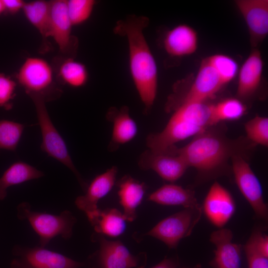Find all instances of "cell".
I'll list each match as a JSON object with an SVG mask.
<instances>
[{
    "instance_id": "6da1fadb",
    "label": "cell",
    "mask_w": 268,
    "mask_h": 268,
    "mask_svg": "<svg viewBox=\"0 0 268 268\" xmlns=\"http://www.w3.org/2000/svg\"><path fill=\"white\" fill-rule=\"evenodd\" d=\"M220 123L211 126L194 136L182 147H173L168 152L180 155L189 167L195 168V185L207 182L232 173L229 162L236 155L247 159L256 145L246 136L231 138Z\"/></svg>"
},
{
    "instance_id": "7a4b0ae2",
    "label": "cell",
    "mask_w": 268,
    "mask_h": 268,
    "mask_svg": "<svg viewBox=\"0 0 268 268\" xmlns=\"http://www.w3.org/2000/svg\"><path fill=\"white\" fill-rule=\"evenodd\" d=\"M149 21L146 16L131 15L118 21L113 29L127 39L131 75L146 114L154 104L158 86L157 65L143 33Z\"/></svg>"
},
{
    "instance_id": "3957f363",
    "label": "cell",
    "mask_w": 268,
    "mask_h": 268,
    "mask_svg": "<svg viewBox=\"0 0 268 268\" xmlns=\"http://www.w3.org/2000/svg\"><path fill=\"white\" fill-rule=\"evenodd\" d=\"M211 106V104L207 102H166L165 110L171 113V116L161 132L147 136L148 149L154 152L166 153L176 143L194 136L213 125Z\"/></svg>"
},
{
    "instance_id": "277c9868",
    "label": "cell",
    "mask_w": 268,
    "mask_h": 268,
    "mask_svg": "<svg viewBox=\"0 0 268 268\" xmlns=\"http://www.w3.org/2000/svg\"><path fill=\"white\" fill-rule=\"evenodd\" d=\"M16 78L30 98L39 97L46 102L58 98L62 94L54 66L43 58H27L20 67Z\"/></svg>"
},
{
    "instance_id": "5b68a950",
    "label": "cell",
    "mask_w": 268,
    "mask_h": 268,
    "mask_svg": "<svg viewBox=\"0 0 268 268\" xmlns=\"http://www.w3.org/2000/svg\"><path fill=\"white\" fill-rule=\"evenodd\" d=\"M17 217L26 220L39 237L40 246L45 247L51 239L61 236L65 239L72 235V228L76 219L68 210H65L59 215L33 211L27 202L17 206Z\"/></svg>"
},
{
    "instance_id": "8992f818",
    "label": "cell",
    "mask_w": 268,
    "mask_h": 268,
    "mask_svg": "<svg viewBox=\"0 0 268 268\" xmlns=\"http://www.w3.org/2000/svg\"><path fill=\"white\" fill-rule=\"evenodd\" d=\"M35 107L42 135L41 149L69 169L85 191L87 184L75 167L65 141L53 124L46 106V102L39 97L31 98Z\"/></svg>"
},
{
    "instance_id": "52a82bcc",
    "label": "cell",
    "mask_w": 268,
    "mask_h": 268,
    "mask_svg": "<svg viewBox=\"0 0 268 268\" xmlns=\"http://www.w3.org/2000/svg\"><path fill=\"white\" fill-rule=\"evenodd\" d=\"M92 238L98 242L99 247L84 263L88 268H145V253L134 255L121 241L109 240L100 234L93 235Z\"/></svg>"
},
{
    "instance_id": "ba28073f",
    "label": "cell",
    "mask_w": 268,
    "mask_h": 268,
    "mask_svg": "<svg viewBox=\"0 0 268 268\" xmlns=\"http://www.w3.org/2000/svg\"><path fill=\"white\" fill-rule=\"evenodd\" d=\"M202 213L200 205L184 208L162 219L145 235L162 241L170 249H175L182 239L191 234Z\"/></svg>"
},
{
    "instance_id": "9c48e42d",
    "label": "cell",
    "mask_w": 268,
    "mask_h": 268,
    "mask_svg": "<svg viewBox=\"0 0 268 268\" xmlns=\"http://www.w3.org/2000/svg\"><path fill=\"white\" fill-rule=\"evenodd\" d=\"M224 86L214 67L207 58L202 60L190 87L183 91L175 86L167 102H203L213 97Z\"/></svg>"
},
{
    "instance_id": "30bf717a",
    "label": "cell",
    "mask_w": 268,
    "mask_h": 268,
    "mask_svg": "<svg viewBox=\"0 0 268 268\" xmlns=\"http://www.w3.org/2000/svg\"><path fill=\"white\" fill-rule=\"evenodd\" d=\"M232 173L240 192L252 207L255 215L267 220L268 207L265 202L262 185L247 159L236 155L231 160Z\"/></svg>"
},
{
    "instance_id": "8fae6325",
    "label": "cell",
    "mask_w": 268,
    "mask_h": 268,
    "mask_svg": "<svg viewBox=\"0 0 268 268\" xmlns=\"http://www.w3.org/2000/svg\"><path fill=\"white\" fill-rule=\"evenodd\" d=\"M13 254L16 258L11 262L10 268H79L85 266L84 263L40 246L34 248L16 246Z\"/></svg>"
},
{
    "instance_id": "7c38bea8",
    "label": "cell",
    "mask_w": 268,
    "mask_h": 268,
    "mask_svg": "<svg viewBox=\"0 0 268 268\" xmlns=\"http://www.w3.org/2000/svg\"><path fill=\"white\" fill-rule=\"evenodd\" d=\"M51 2V33L63 57L74 58L78 47V39L72 34L73 27L68 15L66 0Z\"/></svg>"
},
{
    "instance_id": "4fadbf2b",
    "label": "cell",
    "mask_w": 268,
    "mask_h": 268,
    "mask_svg": "<svg viewBox=\"0 0 268 268\" xmlns=\"http://www.w3.org/2000/svg\"><path fill=\"white\" fill-rule=\"evenodd\" d=\"M138 165L141 170L154 171L161 178L171 183L179 180L189 168L178 154L156 153L148 149L139 156Z\"/></svg>"
},
{
    "instance_id": "5bb4252c",
    "label": "cell",
    "mask_w": 268,
    "mask_h": 268,
    "mask_svg": "<svg viewBox=\"0 0 268 268\" xmlns=\"http://www.w3.org/2000/svg\"><path fill=\"white\" fill-rule=\"evenodd\" d=\"M201 207L211 223L221 228L234 214L236 205L230 192L215 181L210 187Z\"/></svg>"
},
{
    "instance_id": "9a60e30c",
    "label": "cell",
    "mask_w": 268,
    "mask_h": 268,
    "mask_svg": "<svg viewBox=\"0 0 268 268\" xmlns=\"http://www.w3.org/2000/svg\"><path fill=\"white\" fill-rule=\"evenodd\" d=\"M235 2L247 25L251 44L256 48L268 34V0H237Z\"/></svg>"
},
{
    "instance_id": "2e32d148",
    "label": "cell",
    "mask_w": 268,
    "mask_h": 268,
    "mask_svg": "<svg viewBox=\"0 0 268 268\" xmlns=\"http://www.w3.org/2000/svg\"><path fill=\"white\" fill-rule=\"evenodd\" d=\"M233 237L227 228H219L211 233L210 241L216 248L211 262L214 268H242L241 245L233 243Z\"/></svg>"
},
{
    "instance_id": "e0dca14e",
    "label": "cell",
    "mask_w": 268,
    "mask_h": 268,
    "mask_svg": "<svg viewBox=\"0 0 268 268\" xmlns=\"http://www.w3.org/2000/svg\"><path fill=\"white\" fill-rule=\"evenodd\" d=\"M162 45L170 57L190 56L195 53L198 49V33L187 24H179L165 32L162 39Z\"/></svg>"
},
{
    "instance_id": "ac0fdd59",
    "label": "cell",
    "mask_w": 268,
    "mask_h": 268,
    "mask_svg": "<svg viewBox=\"0 0 268 268\" xmlns=\"http://www.w3.org/2000/svg\"><path fill=\"white\" fill-rule=\"evenodd\" d=\"M118 168L113 166L104 172L96 176L87 186L83 195L76 199L75 204L86 215L96 210L98 202L105 197L114 187Z\"/></svg>"
},
{
    "instance_id": "d6986e66",
    "label": "cell",
    "mask_w": 268,
    "mask_h": 268,
    "mask_svg": "<svg viewBox=\"0 0 268 268\" xmlns=\"http://www.w3.org/2000/svg\"><path fill=\"white\" fill-rule=\"evenodd\" d=\"M106 118L113 125L111 138L108 146L110 151H115L121 145L133 140L137 134V125L130 116L127 106L119 108L110 107L106 113Z\"/></svg>"
},
{
    "instance_id": "ffe728a7",
    "label": "cell",
    "mask_w": 268,
    "mask_h": 268,
    "mask_svg": "<svg viewBox=\"0 0 268 268\" xmlns=\"http://www.w3.org/2000/svg\"><path fill=\"white\" fill-rule=\"evenodd\" d=\"M264 62L260 51L256 49L251 51L238 72L236 95L242 101L252 96L261 83Z\"/></svg>"
},
{
    "instance_id": "44dd1931",
    "label": "cell",
    "mask_w": 268,
    "mask_h": 268,
    "mask_svg": "<svg viewBox=\"0 0 268 268\" xmlns=\"http://www.w3.org/2000/svg\"><path fill=\"white\" fill-rule=\"evenodd\" d=\"M117 185L123 214L127 221L132 222L136 217V210L143 199L146 186L128 175L120 179Z\"/></svg>"
},
{
    "instance_id": "7402d4cb",
    "label": "cell",
    "mask_w": 268,
    "mask_h": 268,
    "mask_svg": "<svg viewBox=\"0 0 268 268\" xmlns=\"http://www.w3.org/2000/svg\"><path fill=\"white\" fill-rule=\"evenodd\" d=\"M86 216L97 234L117 237L126 230L127 221L123 212L116 208H98Z\"/></svg>"
},
{
    "instance_id": "603a6c76",
    "label": "cell",
    "mask_w": 268,
    "mask_h": 268,
    "mask_svg": "<svg viewBox=\"0 0 268 268\" xmlns=\"http://www.w3.org/2000/svg\"><path fill=\"white\" fill-rule=\"evenodd\" d=\"M148 200L164 205H180L184 208L200 205L195 191L174 184H165L152 193Z\"/></svg>"
},
{
    "instance_id": "cb8c5ba5",
    "label": "cell",
    "mask_w": 268,
    "mask_h": 268,
    "mask_svg": "<svg viewBox=\"0 0 268 268\" xmlns=\"http://www.w3.org/2000/svg\"><path fill=\"white\" fill-rule=\"evenodd\" d=\"M28 21L40 34L43 43L48 50L47 44L51 33L50 1L36 0L26 2L22 9Z\"/></svg>"
},
{
    "instance_id": "d4e9b609",
    "label": "cell",
    "mask_w": 268,
    "mask_h": 268,
    "mask_svg": "<svg viewBox=\"0 0 268 268\" xmlns=\"http://www.w3.org/2000/svg\"><path fill=\"white\" fill-rule=\"evenodd\" d=\"M44 176L43 172L26 162L16 161L13 163L0 178V200L6 197L7 189L9 187Z\"/></svg>"
},
{
    "instance_id": "484cf974",
    "label": "cell",
    "mask_w": 268,
    "mask_h": 268,
    "mask_svg": "<svg viewBox=\"0 0 268 268\" xmlns=\"http://www.w3.org/2000/svg\"><path fill=\"white\" fill-rule=\"evenodd\" d=\"M54 69L59 81L71 87H82L88 79V72L86 66L76 61L74 58L63 57Z\"/></svg>"
},
{
    "instance_id": "4316f807",
    "label": "cell",
    "mask_w": 268,
    "mask_h": 268,
    "mask_svg": "<svg viewBox=\"0 0 268 268\" xmlns=\"http://www.w3.org/2000/svg\"><path fill=\"white\" fill-rule=\"evenodd\" d=\"M247 108L242 101L235 98L224 99L211 104V118L213 125L225 121L236 120L246 113Z\"/></svg>"
},
{
    "instance_id": "83f0119b",
    "label": "cell",
    "mask_w": 268,
    "mask_h": 268,
    "mask_svg": "<svg viewBox=\"0 0 268 268\" xmlns=\"http://www.w3.org/2000/svg\"><path fill=\"white\" fill-rule=\"evenodd\" d=\"M25 125L7 120H0V150H16L21 138Z\"/></svg>"
},
{
    "instance_id": "f1b7e54d",
    "label": "cell",
    "mask_w": 268,
    "mask_h": 268,
    "mask_svg": "<svg viewBox=\"0 0 268 268\" xmlns=\"http://www.w3.org/2000/svg\"><path fill=\"white\" fill-rule=\"evenodd\" d=\"M246 137L255 145H268V118L256 115L245 125Z\"/></svg>"
},
{
    "instance_id": "f546056e",
    "label": "cell",
    "mask_w": 268,
    "mask_h": 268,
    "mask_svg": "<svg viewBox=\"0 0 268 268\" xmlns=\"http://www.w3.org/2000/svg\"><path fill=\"white\" fill-rule=\"evenodd\" d=\"M217 72L223 85L231 81L238 72L236 62L224 54H215L206 57Z\"/></svg>"
},
{
    "instance_id": "4dcf8cb0",
    "label": "cell",
    "mask_w": 268,
    "mask_h": 268,
    "mask_svg": "<svg viewBox=\"0 0 268 268\" xmlns=\"http://www.w3.org/2000/svg\"><path fill=\"white\" fill-rule=\"evenodd\" d=\"M68 16L73 26L80 25L91 16L95 0H66Z\"/></svg>"
},
{
    "instance_id": "1f68e13d",
    "label": "cell",
    "mask_w": 268,
    "mask_h": 268,
    "mask_svg": "<svg viewBox=\"0 0 268 268\" xmlns=\"http://www.w3.org/2000/svg\"><path fill=\"white\" fill-rule=\"evenodd\" d=\"M249 268H268V257L260 251L256 242L255 230L244 246Z\"/></svg>"
},
{
    "instance_id": "d6a6232c",
    "label": "cell",
    "mask_w": 268,
    "mask_h": 268,
    "mask_svg": "<svg viewBox=\"0 0 268 268\" xmlns=\"http://www.w3.org/2000/svg\"><path fill=\"white\" fill-rule=\"evenodd\" d=\"M17 83L10 77L0 73V107L9 110L15 96Z\"/></svg>"
},
{
    "instance_id": "836d02e7",
    "label": "cell",
    "mask_w": 268,
    "mask_h": 268,
    "mask_svg": "<svg viewBox=\"0 0 268 268\" xmlns=\"http://www.w3.org/2000/svg\"><path fill=\"white\" fill-rule=\"evenodd\" d=\"M4 12L14 14L22 10L25 1L22 0H2Z\"/></svg>"
},
{
    "instance_id": "e575fe53",
    "label": "cell",
    "mask_w": 268,
    "mask_h": 268,
    "mask_svg": "<svg viewBox=\"0 0 268 268\" xmlns=\"http://www.w3.org/2000/svg\"><path fill=\"white\" fill-rule=\"evenodd\" d=\"M178 266L179 261L177 258H166L150 268H177Z\"/></svg>"
},
{
    "instance_id": "d590c367",
    "label": "cell",
    "mask_w": 268,
    "mask_h": 268,
    "mask_svg": "<svg viewBox=\"0 0 268 268\" xmlns=\"http://www.w3.org/2000/svg\"><path fill=\"white\" fill-rule=\"evenodd\" d=\"M4 12V8L2 0H0V15Z\"/></svg>"
},
{
    "instance_id": "8d00e7d4",
    "label": "cell",
    "mask_w": 268,
    "mask_h": 268,
    "mask_svg": "<svg viewBox=\"0 0 268 268\" xmlns=\"http://www.w3.org/2000/svg\"><path fill=\"white\" fill-rule=\"evenodd\" d=\"M201 268L200 266L198 265V266H197L196 267H195L194 268Z\"/></svg>"
}]
</instances>
